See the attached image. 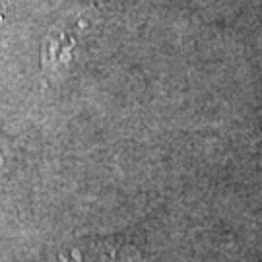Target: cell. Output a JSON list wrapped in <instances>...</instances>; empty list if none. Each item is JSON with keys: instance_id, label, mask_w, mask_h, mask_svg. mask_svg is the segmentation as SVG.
<instances>
[{"instance_id": "obj_1", "label": "cell", "mask_w": 262, "mask_h": 262, "mask_svg": "<svg viewBox=\"0 0 262 262\" xmlns=\"http://www.w3.org/2000/svg\"><path fill=\"white\" fill-rule=\"evenodd\" d=\"M4 161H6V158H4V151L0 150V177H2V173H4Z\"/></svg>"}]
</instances>
